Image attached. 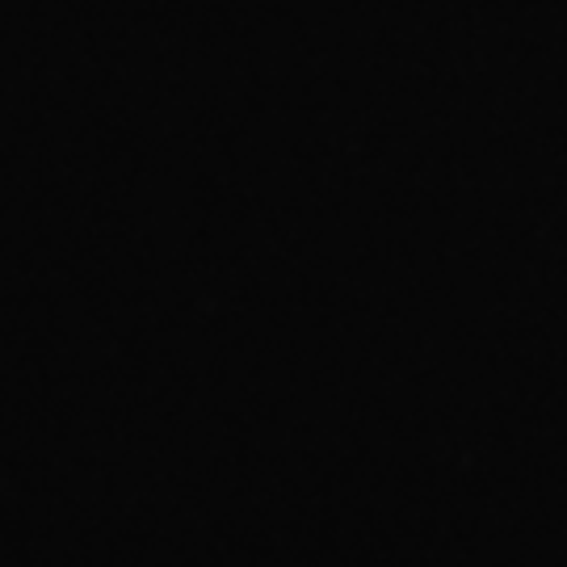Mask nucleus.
I'll use <instances>...</instances> for the list:
<instances>
[]
</instances>
